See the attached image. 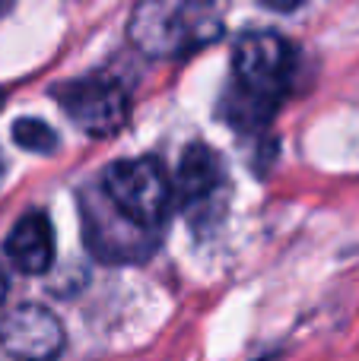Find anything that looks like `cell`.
Segmentation results:
<instances>
[{"label":"cell","instance_id":"cell-5","mask_svg":"<svg viewBox=\"0 0 359 361\" xmlns=\"http://www.w3.org/2000/svg\"><path fill=\"white\" fill-rule=\"evenodd\" d=\"M67 333L42 305H19L0 324V345L13 361H57Z\"/></svg>","mask_w":359,"mask_h":361},{"label":"cell","instance_id":"cell-10","mask_svg":"<svg viewBox=\"0 0 359 361\" xmlns=\"http://www.w3.org/2000/svg\"><path fill=\"white\" fill-rule=\"evenodd\" d=\"M4 171H6V162H4V152H0V184H4Z\"/></svg>","mask_w":359,"mask_h":361},{"label":"cell","instance_id":"cell-2","mask_svg":"<svg viewBox=\"0 0 359 361\" xmlns=\"http://www.w3.org/2000/svg\"><path fill=\"white\" fill-rule=\"evenodd\" d=\"M127 35L150 57H188L223 35V19L213 6L188 0H150L131 13Z\"/></svg>","mask_w":359,"mask_h":361},{"label":"cell","instance_id":"cell-4","mask_svg":"<svg viewBox=\"0 0 359 361\" xmlns=\"http://www.w3.org/2000/svg\"><path fill=\"white\" fill-rule=\"evenodd\" d=\"M64 114L89 137H114L131 118V99L124 86L105 76L95 80H76L57 89Z\"/></svg>","mask_w":359,"mask_h":361},{"label":"cell","instance_id":"cell-7","mask_svg":"<svg viewBox=\"0 0 359 361\" xmlns=\"http://www.w3.org/2000/svg\"><path fill=\"white\" fill-rule=\"evenodd\" d=\"M223 184V162L210 146H188V152L182 156L178 165V175L172 180V193H175L178 203L194 206L201 200H207L216 187Z\"/></svg>","mask_w":359,"mask_h":361},{"label":"cell","instance_id":"cell-8","mask_svg":"<svg viewBox=\"0 0 359 361\" xmlns=\"http://www.w3.org/2000/svg\"><path fill=\"white\" fill-rule=\"evenodd\" d=\"M13 143L29 152H38V156H48L57 146V133L38 118H19L13 124Z\"/></svg>","mask_w":359,"mask_h":361},{"label":"cell","instance_id":"cell-1","mask_svg":"<svg viewBox=\"0 0 359 361\" xmlns=\"http://www.w3.org/2000/svg\"><path fill=\"white\" fill-rule=\"evenodd\" d=\"M296 70V51L280 32H245L233 51L235 105L233 118L261 124L277 111Z\"/></svg>","mask_w":359,"mask_h":361},{"label":"cell","instance_id":"cell-6","mask_svg":"<svg viewBox=\"0 0 359 361\" xmlns=\"http://www.w3.org/2000/svg\"><path fill=\"white\" fill-rule=\"evenodd\" d=\"M6 260L25 276H42L54 263V228L42 209L25 212L6 235Z\"/></svg>","mask_w":359,"mask_h":361},{"label":"cell","instance_id":"cell-9","mask_svg":"<svg viewBox=\"0 0 359 361\" xmlns=\"http://www.w3.org/2000/svg\"><path fill=\"white\" fill-rule=\"evenodd\" d=\"M6 292H10V282H6V273L0 269V305L6 301Z\"/></svg>","mask_w":359,"mask_h":361},{"label":"cell","instance_id":"cell-3","mask_svg":"<svg viewBox=\"0 0 359 361\" xmlns=\"http://www.w3.org/2000/svg\"><path fill=\"white\" fill-rule=\"evenodd\" d=\"M105 200L127 219L131 225L143 231H153L165 222L175 193H172V178L165 165L156 156L143 159H121L112 162L102 175Z\"/></svg>","mask_w":359,"mask_h":361},{"label":"cell","instance_id":"cell-11","mask_svg":"<svg viewBox=\"0 0 359 361\" xmlns=\"http://www.w3.org/2000/svg\"><path fill=\"white\" fill-rule=\"evenodd\" d=\"M4 99H6V95H4V89H0V108H4Z\"/></svg>","mask_w":359,"mask_h":361}]
</instances>
